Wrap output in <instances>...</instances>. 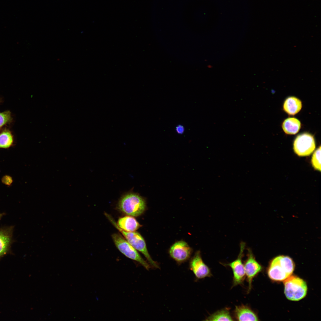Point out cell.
<instances>
[{"mask_svg":"<svg viewBox=\"0 0 321 321\" xmlns=\"http://www.w3.org/2000/svg\"><path fill=\"white\" fill-rule=\"evenodd\" d=\"M247 257L244 264L246 277L248 283V292H249L252 288V283L254 278L262 270L261 265L256 260L250 248L248 249Z\"/></svg>","mask_w":321,"mask_h":321,"instance_id":"30bf717a","label":"cell"},{"mask_svg":"<svg viewBox=\"0 0 321 321\" xmlns=\"http://www.w3.org/2000/svg\"><path fill=\"white\" fill-rule=\"evenodd\" d=\"M192 252V248L188 244L181 240L176 242L171 246L169 253L172 258L180 264L189 259Z\"/></svg>","mask_w":321,"mask_h":321,"instance_id":"ba28073f","label":"cell"},{"mask_svg":"<svg viewBox=\"0 0 321 321\" xmlns=\"http://www.w3.org/2000/svg\"><path fill=\"white\" fill-rule=\"evenodd\" d=\"M302 106L301 102L299 99L294 97H290L285 101L283 109L289 114L294 115L300 111Z\"/></svg>","mask_w":321,"mask_h":321,"instance_id":"5bb4252c","label":"cell"},{"mask_svg":"<svg viewBox=\"0 0 321 321\" xmlns=\"http://www.w3.org/2000/svg\"><path fill=\"white\" fill-rule=\"evenodd\" d=\"M117 224L119 227L128 232H135L141 226L135 218L129 215L120 218Z\"/></svg>","mask_w":321,"mask_h":321,"instance_id":"4fadbf2b","label":"cell"},{"mask_svg":"<svg viewBox=\"0 0 321 321\" xmlns=\"http://www.w3.org/2000/svg\"><path fill=\"white\" fill-rule=\"evenodd\" d=\"M315 148V144L313 136L309 133H305L299 135L294 141V151L299 156L310 155Z\"/></svg>","mask_w":321,"mask_h":321,"instance_id":"8992f818","label":"cell"},{"mask_svg":"<svg viewBox=\"0 0 321 321\" xmlns=\"http://www.w3.org/2000/svg\"><path fill=\"white\" fill-rule=\"evenodd\" d=\"M118 207L122 213L128 215L137 217L141 215L146 208L145 202L138 194L130 193L123 196L119 200Z\"/></svg>","mask_w":321,"mask_h":321,"instance_id":"3957f363","label":"cell"},{"mask_svg":"<svg viewBox=\"0 0 321 321\" xmlns=\"http://www.w3.org/2000/svg\"><path fill=\"white\" fill-rule=\"evenodd\" d=\"M245 247V243L242 242L240 244V249L237 258L231 263L224 264L225 266H228L232 269L233 273L232 287L242 284L246 277L244 265L242 258Z\"/></svg>","mask_w":321,"mask_h":321,"instance_id":"52a82bcc","label":"cell"},{"mask_svg":"<svg viewBox=\"0 0 321 321\" xmlns=\"http://www.w3.org/2000/svg\"><path fill=\"white\" fill-rule=\"evenodd\" d=\"M176 130L179 133H183L184 131V128L183 126L179 125L176 127Z\"/></svg>","mask_w":321,"mask_h":321,"instance_id":"44dd1931","label":"cell"},{"mask_svg":"<svg viewBox=\"0 0 321 321\" xmlns=\"http://www.w3.org/2000/svg\"><path fill=\"white\" fill-rule=\"evenodd\" d=\"M189 268L197 279L210 277L212 276L210 268L203 262L199 251L196 252L191 259Z\"/></svg>","mask_w":321,"mask_h":321,"instance_id":"9c48e42d","label":"cell"},{"mask_svg":"<svg viewBox=\"0 0 321 321\" xmlns=\"http://www.w3.org/2000/svg\"><path fill=\"white\" fill-rule=\"evenodd\" d=\"M301 127L300 121L297 119L290 117L287 119L283 123L282 128L285 133L288 134H295L300 130Z\"/></svg>","mask_w":321,"mask_h":321,"instance_id":"9a60e30c","label":"cell"},{"mask_svg":"<svg viewBox=\"0 0 321 321\" xmlns=\"http://www.w3.org/2000/svg\"><path fill=\"white\" fill-rule=\"evenodd\" d=\"M206 321H233L230 312L227 309L218 310L210 315L205 320Z\"/></svg>","mask_w":321,"mask_h":321,"instance_id":"e0dca14e","label":"cell"},{"mask_svg":"<svg viewBox=\"0 0 321 321\" xmlns=\"http://www.w3.org/2000/svg\"><path fill=\"white\" fill-rule=\"evenodd\" d=\"M112 237L115 245L121 253L127 257L138 262L147 270L149 269L150 265L125 238L118 233L113 234Z\"/></svg>","mask_w":321,"mask_h":321,"instance_id":"5b68a950","label":"cell"},{"mask_svg":"<svg viewBox=\"0 0 321 321\" xmlns=\"http://www.w3.org/2000/svg\"></svg>","mask_w":321,"mask_h":321,"instance_id":"603a6c76","label":"cell"},{"mask_svg":"<svg viewBox=\"0 0 321 321\" xmlns=\"http://www.w3.org/2000/svg\"><path fill=\"white\" fill-rule=\"evenodd\" d=\"M295 268L292 259L284 256L275 257L271 262L268 270V274L272 280L284 281L291 276Z\"/></svg>","mask_w":321,"mask_h":321,"instance_id":"6da1fadb","label":"cell"},{"mask_svg":"<svg viewBox=\"0 0 321 321\" xmlns=\"http://www.w3.org/2000/svg\"><path fill=\"white\" fill-rule=\"evenodd\" d=\"M13 137L10 130L5 129L0 132V148L10 147L13 144Z\"/></svg>","mask_w":321,"mask_h":321,"instance_id":"2e32d148","label":"cell"},{"mask_svg":"<svg viewBox=\"0 0 321 321\" xmlns=\"http://www.w3.org/2000/svg\"><path fill=\"white\" fill-rule=\"evenodd\" d=\"M14 226L0 228V259L7 254H12L11 245L14 242L13 234Z\"/></svg>","mask_w":321,"mask_h":321,"instance_id":"8fae6325","label":"cell"},{"mask_svg":"<svg viewBox=\"0 0 321 321\" xmlns=\"http://www.w3.org/2000/svg\"><path fill=\"white\" fill-rule=\"evenodd\" d=\"M5 213H0V220L1 219L2 217L5 215Z\"/></svg>","mask_w":321,"mask_h":321,"instance_id":"7402d4cb","label":"cell"},{"mask_svg":"<svg viewBox=\"0 0 321 321\" xmlns=\"http://www.w3.org/2000/svg\"><path fill=\"white\" fill-rule=\"evenodd\" d=\"M11 113L9 111L0 112V129L11 123L12 120Z\"/></svg>","mask_w":321,"mask_h":321,"instance_id":"ac0fdd59","label":"cell"},{"mask_svg":"<svg viewBox=\"0 0 321 321\" xmlns=\"http://www.w3.org/2000/svg\"><path fill=\"white\" fill-rule=\"evenodd\" d=\"M321 147H320L314 153L311 159V162L314 168L321 170Z\"/></svg>","mask_w":321,"mask_h":321,"instance_id":"d6986e66","label":"cell"},{"mask_svg":"<svg viewBox=\"0 0 321 321\" xmlns=\"http://www.w3.org/2000/svg\"><path fill=\"white\" fill-rule=\"evenodd\" d=\"M284 281V293L288 299L298 301L306 295L307 285L302 279L296 276H290Z\"/></svg>","mask_w":321,"mask_h":321,"instance_id":"277c9868","label":"cell"},{"mask_svg":"<svg viewBox=\"0 0 321 321\" xmlns=\"http://www.w3.org/2000/svg\"><path fill=\"white\" fill-rule=\"evenodd\" d=\"M105 215L113 226L122 234L128 242L137 250L144 255L152 267L156 268H159L158 264L152 259L149 254L144 240L140 234L135 231L128 232L124 231L119 227L111 216L106 213Z\"/></svg>","mask_w":321,"mask_h":321,"instance_id":"7a4b0ae2","label":"cell"},{"mask_svg":"<svg viewBox=\"0 0 321 321\" xmlns=\"http://www.w3.org/2000/svg\"><path fill=\"white\" fill-rule=\"evenodd\" d=\"M235 318L238 321H258L256 314L247 306H236L234 311Z\"/></svg>","mask_w":321,"mask_h":321,"instance_id":"7c38bea8","label":"cell"},{"mask_svg":"<svg viewBox=\"0 0 321 321\" xmlns=\"http://www.w3.org/2000/svg\"><path fill=\"white\" fill-rule=\"evenodd\" d=\"M2 182L7 185H10L12 182L13 180L11 177L8 175L4 176L2 179Z\"/></svg>","mask_w":321,"mask_h":321,"instance_id":"ffe728a7","label":"cell"}]
</instances>
